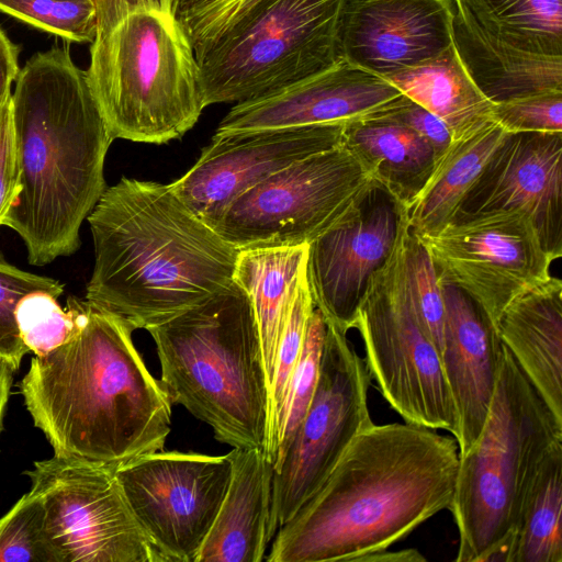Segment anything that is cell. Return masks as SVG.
<instances>
[{"label": "cell", "instance_id": "27", "mask_svg": "<svg viewBox=\"0 0 562 562\" xmlns=\"http://www.w3.org/2000/svg\"><path fill=\"white\" fill-rule=\"evenodd\" d=\"M385 80L440 117L448 125L453 140L495 123L494 103L471 79L453 45L434 60Z\"/></svg>", "mask_w": 562, "mask_h": 562}, {"label": "cell", "instance_id": "11", "mask_svg": "<svg viewBox=\"0 0 562 562\" xmlns=\"http://www.w3.org/2000/svg\"><path fill=\"white\" fill-rule=\"evenodd\" d=\"M452 44L493 103L562 91V0H449Z\"/></svg>", "mask_w": 562, "mask_h": 562}, {"label": "cell", "instance_id": "25", "mask_svg": "<svg viewBox=\"0 0 562 562\" xmlns=\"http://www.w3.org/2000/svg\"><path fill=\"white\" fill-rule=\"evenodd\" d=\"M507 132L496 122L452 142L436 161L424 187L405 205L412 234L432 235L453 221L465 195L479 179Z\"/></svg>", "mask_w": 562, "mask_h": 562}, {"label": "cell", "instance_id": "39", "mask_svg": "<svg viewBox=\"0 0 562 562\" xmlns=\"http://www.w3.org/2000/svg\"><path fill=\"white\" fill-rule=\"evenodd\" d=\"M432 148L436 160L451 146L453 138L448 125L437 115L412 101H407L392 115Z\"/></svg>", "mask_w": 562, "mask_h": 562}, {"label": "cell", "instance_id": "7", "mask_svg": "<svg viewBox=\"0 0 562 562\" xmlns=\"http://www.w3.org/2000/svg\"><path fill=\"white\" fill-rule=\"evenodd\" d=\"M562 441L559 420L503 344L483 428L459 456L450 505L457 562H510L521 508L549 449Z\"/></svg>", "mask_w": 562, "mask_h": 562}, {"label": "cell", "instance_id": "32", "mask_svg": "<svg viewBox=\"0 0 562 562\" xmlns=\"http://www.w3.org/2000/svg\"><path fill=\"white\" fill-rule=\"evenodd\" d=\"M0 11L70 42L94 37L93 0H0Z\"/></svg>", "mask_w": 562, "mask_h": 562}, {"label": "cell", "instance_id": "36", "mask_svg": "<svg viewBox=\"0 0 562 562\" xmlns=\"http://www.w3.org/2000/svg\"><path fill=\"white\" fill-rule=\"evenodd\" d=\"M262 0H178V15L194 54L215 43Z\"/></svg>", "mask_w": 562, "mask_h": 562}, {"label": "cell", "instance_id": "17", "mask_svg": "<svg viewBox=\"0 0 562 562\" xmlns=\"http://www.w3.org/2000/svg\"><path fill=\"white\" fill-rule=\"evenodd\" d=\"M400 202L378 184L360 209L307 247L311 294L327 323L348 333L372 274L386 261L398 226Z\"/></svg>", "mask_w": 562, "mask_h": 562}, {"label": "cell", "instance_id": "42", "mask_svg": "<svg viewBox=\"0 0 562 562\" xmlns=\"http://www.w3.org/2000/svg\"><path fill=\"white\" fill-rule=\"evenodd\" d=\"M13 372L14 371L11 369V367L0 359V431L2 427L4 409L10 396Z\"/></svg>", "mask_w": 562, "mask_h": 562}, {"label": "cell", "instance_id": "31", "mask_svg": "<svg viewBox=\"0 0 562 562\" xmlns=\"http://www.w3.org/2000/svg\"><path fill=\"white\" fill-rule=\"evenodd\" d=\"M14 315L21 340L37 357L66 342L77 327L76 310L70 301L63 308L57 297L45 291L22 297Z\"/></svg>", "mask_w": 562, "mask_h": 562}, {"label": "cell", "instance_id": "20", "mask_svg": "<svg viewBox=\"0 0 562 562\" xmlns=\"http://www.w3.org/2000/svg\"><path fill=\"white\" fill-rule=\"evenodd\" d=\"M519 210L555 260L562 255V133H507L457 215ZM453 218V220H454Z\"/></svg>", "mask_w": 562, "mask_h": 562}, {"label": "cell", "instance_id": "15", "mask_svg": "<svg viewBox=\"0 0 562 562\" xmlns=\"http://www.w3.org/2000/svg\"><path fill=\"white\" fill-rule=\"evenodd\" d=\"M136 522L166 562H195L232 476L229 452L156 451L114 469Z\"/></svg>", "mask_w": 562, "mask_h": 562}, {"label": "cell", "instance_id": "4", "mask_svg": "<svg viewBox=\"0 0 562 562\" xmlns=\"http://www.w3.org/2000/svg\"><path fill=\"white\" fill-rule=\"evenodd\" d=\"M87 221L94 266L86 299L134 329L164 323L233 282L239 250L170 184L122 177Z\"/></svg>", "mask_w": 562, "mask_h": 562}, {"label": "cell", "instance_id": "23", "mask_svg": "<svg viewBox=\"0 0 562 562\" xmlns=\"http://www.w3.org/2000/svg\"><path fill=\"white\" fill-rule=\"evenodd\" d=\"M502 342L562 420V282L558 278L516 297L496 324Z\"/></svg>", "mask_w": 562, "mask_h": 562}, {"label": "cell", "instance_id": "2", "mask_svg": "<svg viewBox=\"0 0 562 562\" xmlns=\"http://www.w3.org/2000/svg\"><path fill=\"white\" fill-rule=\"evenodd\" d=\"M72 336L34 356L19 387L54 454L115 469L162 450L171 401L148 371L121 316L77 296Z\"/></svg>", "mask_w": 562, "mask_h": 562}, {"label": "cell", "instance_id": "6", "mask_svg": "<svg viewBox=\"0 0 562 562\" xmlns=\"http://www.w3.org/2000/svg\"><path fill=\"white\" fill-rule=\"evenodd\" d=\"M172 404L207 424L233 448H263L267 383L247 293L232 282L147 329Z\"/></svg>", "mask_w": 562, "mask_h": 562}, {"label": "cell", "instance_id": "14", "mask_svg": "<svg viewBox=\"0 0 562 562\" xmlns=\"http://www.w3.org/2000/svg\"><path fill=\"white\" fill-rule=\"evenodd\" d=\"M440 283L464 291L496 328L504 310L548 280L553 259L530 217L519 210H494L456 217L418 238Z\"/></svg>", "mask_w": 562, "mask_h": 562}, {"label": "cell", "instance_id": "21", "mask_svg": "<svg viewBox=\"0 0 562 562\" xmlns=\"http://www.w3.org/2000/svg\"><path fill=\"white\" fill-rule=\"evenodd\" d=\"M440 284L445 301L441 361L458 414L459 456H464L485 423L503 342L493 323L464 291L452 284Z\"/></svg>", "mask_w": 562, "mask_h": 562}, {"label": "cell", "instance_id": "3", "mask_svg": "<svg viewBox=\"0 0 562 562\" xmlns=\"http://www.w3.org/2000/svg\"><path fill=\"white\" fill-rule=\"evenodd\" d=\"M12 105L22 189L2 225L20 235L29 263L43 266L79 249L81 224L106 189L114 139L66 47L20 68Z\"/></svg>", "mask_w": 562, "mask_h": 562}, {"label": "cell", "instance_id": "37", "mask_svg": "<svg viewBox=\"0 0 562 562\" xmlns=\"http://www.w3.org/2000/svg\"><path fill=\"white\" fill-rule=\"evenodd\" d=\"M493 117L507 133H562V91L494 103Z\"/></svg>", "mask_w": 562, "mask_h": 562}, {"label": "cell", "instance_id": "29", "mask_svg": "<svg viewBox=\"0 0 562 562\" xmlns=\"http://www.w3.org/2000/svg\"><path fill=\"white\" fill-rule=\"evenodd\" d=\"M326 330L327 322L324 315L318 308L314 307L307 324L301 355L277 414L273 438L274 461L283 452L314 396Z\"/></svg>", "mask_w": 562, "mask_h": 562}, {"label": "cell", "instance_id": "10", "mask_svg": "<svg viewBox=\"0 0 562 562\" xmlns=\"http://www.w3.org/2000/svg\"><path fill=\"white\" fill-rule=\"evenodd\" d=\"M376 186L341 143L255 184L228 204L212 228L238 250L308 245L357 213Z\"/></svg>", "mask_w": 562, "mask_h": 562}, {"label": "cell", "instance_id": "34", "mask_svg": "<svg viewBox=\"0 0 562 562\" xmlns=\"http://www.w3.org/2000/svg\"><path fill=\"white\" fill-rule=\"evenodd\" d=\"M34 291H45L55 297L64 293V284L53 278L34 274L9 263L0 251V359L13 371L30 352L20 338L15 308L22 297Z\"/></svg>", "mask_w": 562, "mask_h": 562}, {"label": "cell", "instance_id": "26", "mask_svg": "<svg viewBox=\"0 0 562 562\" xmlns=\"http://www.w3.org/2000/svg\"><path fill=\"white\" fill-rule=\"evenodd\" d=\"M342 144L404 205L424 187L436 161L430 145L392 116L346 124Z\"/></svg>", "mask_w": 562, "mask_h": 562}, {"label": "cell", "instance_id": "35", "mask_svg": "<svg viewBox=\"0 0 562 562\" xmlns=\"http://www.w3.org/2000/svg\"><path fill=\"white\" fill-rule=\"evenodd\" d=\"M407 272L418 317L441 355L445 330L442 289L426 247L412 232L407 243Z\"/></svg>", "mask_w": 562, "mask_h": 562}, {"label": "cell", "instance_id": "9", "mask_svg": "<svg viewBox=\"0 0 562 562\" xmlns=\"http://www.w3.org/2000/svg\"><path fill=\"white\" fill-rule=\"evenodd\" d=\"M409 226L400 202L397 234L386 261L371 277L355 328L371 379L407 423L458 437V414L441 355L415 308L407 272Z\"/></svg>", "mask_w": 562, "mask_h": 562}, {"label": "cell", "instance_id": "22", "mask_svg": "<svg viewBox=\"0 0 562 562\" xmlns=\"http://www.w3.org/2000/svg\"><path fill=\"white\" fill-rule=\"evenodd\" d=\"M229 454V485L195 562H261L271 541L273 463L263 448Z\"/></svg>", "mask_w": 562, "mask_h": 562}, {"label": "cell", "instance_id": "12", "mask_svg": "<svg viewBox=\"0 0 562 562\" xmlns=\"http://www.w3.org/2000/svg\"><path fill=\"white\" fill-rule=\"evenodd\" d=\"M371 381L347 333L327 323L314 396L273 463L271 541L322 487L356 436L373 424L368 405Z\"/></svg>", "mask_w": 562, "mask_h": 562}, {"label": "cell", "instance_id": "24", "mask_svg": "<svg viewBox=\"0 0 562 562\" xmlns=\"http://www.w3.org/2000/svg\"><path fill=\"white\" fill-rule=\"evenodd\" d=\"M308 245L239 250L233 281L249 296L261 345L267 393L278 346L299 284L306 273Z\"/></svg>", "mask_w": 562, "mask_h": 562}, {"label": "cell", "instance_id": "8", "mask_svg": "<svg viewBox=\"0 0 562 562\" xmlns=\"http://www.w3.org/2000/svg\"><path fill=\"white\" fill-rule=\"evenodd\" d=\"M344 0H262L195 54L204 108L271 93L338 63Z\"/></svg>", "mask_w": 562, "mask_h": 562}, {"label": "cell", "instance_id": "33", "mask_svg": "<svg viewBox=\"0 0 562 562\" xmlns=\"http://www.w3.org/2000/svg\"><path fill=\"white\" fill-rule=\"evenodd\" d=\"M0 562H57L43 504L31 491L0 518Z\"/></svg>", "mask_w": 562, "mask_h": 562}, {"label": "cell", "instance_id": "13", "mask_svg": "<svg viewBox=\"0 0 562 562\" xmlns=\"http://www.w3.org/2000/svg\"><path fill=\"white\" fill-rule=\"evenodd\" d=\"M26 474L57 562H166L133 517L114 469L54 454Z\"/></svg>", "mask_w": 562, "mask_h": 562}, {"label": "cell", "instance_id": "40", "mask_svg": "<svg viewBox=\"0 0 562 562\" xmlns=\"http://www.w3.org/2000/svg\"><path fill=\"white\" fill-rule=\"evenodd\" d=\"M19 71V47L0 27V101L12 93Z\"/></svg>", "mask_w": 562, "mask_h": 562}, {"label": "cell", "instance_id": "41", "mask_svg": "<svg viewBox=\"0 0 562 562\" xmlns=\"http://www.w3.org/2000/svg\"><path fill=\"white\" fill-rule=\"evenodd\" d=\"M426 561L424 555L416 549H404L398 551H389V549L374 552L366 557L362 562H413Z\"/></svg>", "mask_w": 562, "mask_h": 562}, {"label": "cell", "instance_id": "16", "mask_svg": "<svg viewBox=\"0 0 562 562\" xmlns=\"http://www.w3.org/2000/svg\"><path fill=\"white\" fill-rule=\"evenodd\" d=\"M346 124L214 134L196 162L170 187L212 227L238 195L274 172L342 143Z\"/></svg>", "mask_w": 562, "mask_h": 562}, {"label": "cell", "instance_id": "5", "mask_svg": "<svg viewBox=\"0 0 562 562\" xmlns=\"http://www.w3.org/2000/svg\"><path fill=\"white\" fill-rule=\"evenodd\" d=\"M88 81L113 139L181 138L204 109L178 0H93Z\"/></svg>", "mask_w": 562, "mask_h": 562}, {"label": "cell", "instance_id": "1", "mask_svg": "<svg viewBox=\"0 0 562 562\" xmlns=\"http://www.w3.org/2000/svg\"><path fill=\"white\" fill-rule=\"evenodd\" d=\"M459 447L412 423L359 432L322 487L281 526L268 562H362L453 499Z\"/></svg>", "mask_w": 562, "mask_h": 562}, {"label": "cell", "instance_id": "30", "mask_svg": "<svg viewBox=\"0 0 562 562\" xmlns=\"http://www.w3.org/2000/svg\"><path fill=\"white\" fill-rule=\"evenodd\" d=\"M315 307L306 273L294 295L290 314L280 339L271 384L267 393V425L263 450L273 463V438L276 418L284 397L291 374L303 347L307 324Z\"/></svg>", "mask_w": 562, "mask_h": 562}, {"label": "cell", "instance_id": "19", "mask_svg": "<svg viewBox=\"0 0 562 562\" xmlns=\"http://www.w3.org/2000/svg\"><path fill=\"white\" fill-rule=\"evenodd\" d=\"M452 18L449 0H344L339 58L386 79L450 48Z\"/></svg>", "mask_w": 562, "mask_h": 562}, {"label": "cell", "instance_id": "28", "mask_svg": "<svg viewBox=\"0 0 562 562\" xmlns=\"http://www.w3.org/2000/svg\"><path fill=\"white\" fill-rule=\"evenodd\" d=\"M562 441L547 452L525 498L510 562H562Z\"/></svg>", "mask_w": 562, "mask_h": 562}, {"label": "cell", "instance_id": "18", "mask_svg": "<svg viewBox=\"0 0 562 562\" xmlns=\"http://www.w3.org/2000/svg\"><path fill=\"white\" fill-rule=\"evenodd\" d=\"M407 99L384 78L340 61L271 93L235 103L216 133L349 124L390 116Z\"/></svg>", "mask_w": 562, "mask_h": 562}, {"label": "cell", "instance_id": "38", "mask_svg": "<svg viewBox=\"0 0 562 562\" xmlns=\"http://www.w3.org/2000/svg\"><path fill=\"white\" fill-rule=\"evenodd\" d=\"M12 93L0 101V226L21 192Z\"/></svg>", "mask_w": 562, "mask_h": 562}]
</instances>
